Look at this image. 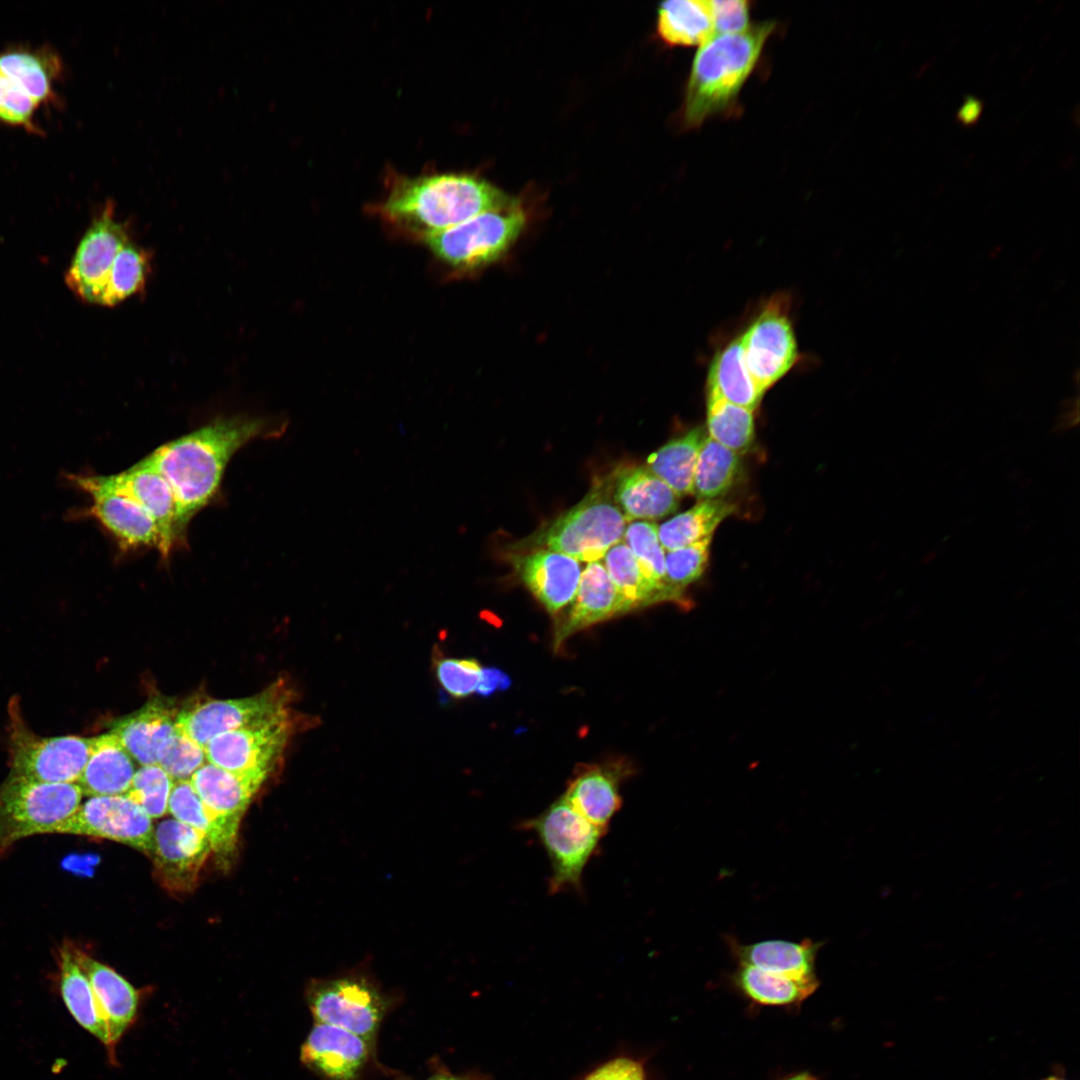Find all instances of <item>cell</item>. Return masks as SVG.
I'll return each instance as SVG.
<instances>
[{
  "instance_id": "cell-1",
  "label": "cell",
  "mask_w": 1080,
  "mask_h": 1080,
  "mask_svg": "<svg viewBox=\"0 0 1080 1080\" xmlns=\"http://www.w3.org/2000/svg\"><path fill=\"white\" fill-rule=\"evenodd\" d=\"M286 427L284 418L220 417L166 442L141 461L169 484L186 531L191 519L217 495L233 455L253 440L281 436Z\"/></svg>"
},
{
  "instance_id": "cell-2",
  "label": "cell",
  "mask_w": 1080,
  "mask_h": 1080,
  "mask_svg": "<svg viewBox=\"0 0 1080 1080\" xmlns=\"http://www.w3.org/2000/svg\"><path fill=\"white\" fill-rule=\"evenodd\" d=\"M386 184L383 199L372 210L386 224L418 240L516 201L467 173H391Z\"/></svg>"
},
{
  "instance_id": "cell-3",
  "label": "cell",
  "mask_w": 1080,
  "mask_h": 1080,
  "mask_svg": "<svg viewBox=\"0 0 1080 1080\" xmlns=\"http://www.w3.org/2000/svg\"><path fill=\"white\" fill-rule=\"evenodd\" d=\"M774 28L775 22L764 21L739 33L714 35L699 46L682 108L686 128H698L735 104Z\"/></svg>"
},
{
  "instance_id": "cell-4",
  "label": "cell",
  "mask_w": 1080,
  "mask_h": 1080,
  "mask_svg": "<svg viewBox=\"0 0 1080 1080\" xmlns=\"http://www.w3.org/2000/svg\"><path fill=\"white\" fill-rule=\"evenodd\" d=\"M612 489L611 472L597 480L580 502L516 547L526 551L546 549L588 563L602 560L612 546L623 540L627 526Z\"/></svg>"
},
{
  "instance_id": "cell-5",
  "label": "cell",
  "mask_w": 1080,
  "mask_h": 1080,
  "mask_svg": "<svg viewBox=\"0 0 1080 1080\" xmlns=\"http://www.w3.org/2000/svg\"><path fill=\"white\" fill-rule=\"evenodd\" d=\"M319 724L293 707L256 724L222 733L204 748L207 762L264 782L280 767L292 738Z\"/></svg>"
},
{
  "instance_id": "cell-6",
  "label": "cell",
  "mask_w": 1080,
  "mask_h": 1080,
  "mask_svg": "<svg viewBox=\"0 0 1080 1080\" xmlns=\"http://www.w3.org/2000/svg\"><path fill=\"white\" fill-rule=\"evenodd\" d=\"M77 783H47L9 774L0 786V853L37 834L56 833L81 805Z\"/></svg>"
},
{
  "instance_id": "cell-7",
  "label": "cell",
  "mask_w": 1080,
  "mask_h": 1080,
  "mask_svg": "<svg viewBox=\"0 0 1080 1080\" xmlns=\"http://www.w3.org/2000/svg\"><path fill=\"white\" fill-rule=\"evenodd\" d=\"M526 219L516 200L421 240L439 262L455 273H467L501 257L523 231Z\"/></svg>"
},
{
  "instance_id": "cell-8",
  "label": "cell",
  "mask_w": 1080,
  "mask_h": 1080,
  "mask_svg": "<svg viewBox=\"0 0 1080 1080\" xmlns=\"http://www.w3.org/2000/svg\"><path fill=\"white\" fill-rule=\"evenodd\" d=\"M521 827L537 835L548 855L549 892L580 891L584 868L606 833L576 812L563 796Z\"/></svg>"
},
{
  "instance_id": "cell-9",
  "label": "cell",
  "mask_w": 1080,
  "mask_h": 1080,
  "mask_svg": "<svg viewBox=\"0 0 1080 1080\" xmlns=\"http://www.w3.org/2000/svg\"><path fill=\"white\" fill-rule=\"evenodd\" d=\"M298 693L290 680L279 678L252 696L207 700L179 710L176 727L201 748L214 737L256 724L291 707Z\"/></svg>"
},
{
  "instance_id": "cell-10",
  "label": "cell",
  "mask_w": 1080,
  "mask_h": 1080,
  "mask_svg": "<svg viewBox=\"0 0 1080 1080\" xmlns=\"http://www.w3.org/2000/svg\"><path fill=\"white\" fill-rule=\"evenodd\" d=\"M306 999L317 1023L343 1028L367 1041L375 1034L386 1007L377 985L355 972L311 980Z\"/></svg>"
},
{
  "instance_id": "cell-11",
  "label": "cell",
  "mask_w": 1080,
  "mask_h": 1080,
  "mask_svg": "<svg viewBox=\"0 0 1080 1080\" xmlns=\"http://www.w3.org/2000/svg\"><path fill=\"white\" fill-rule=\"evenodd\" d=\"M128 225L116 218L107 203L80 240L66 274V283L84 302L101 305L121 250L132 240Z\"/></svg>"
},
{
  "instance_id": "cell-12",
  "label": "cell",
  "mask_w": 1080,
  "mask_h": 1080,
  "mask_svg": "<svg viewBox=\"0 0 1080 1080\" xmlns=\"http://www.w3.org/2000/svg\"><path fill=\"white\" fill-rule=\"evenodd\" d=\"M69 480L90 496L91 504L83 514L96 520L122 552L153 548L167 558L156 523L138 504L104 485L98 475L71 474Z\"/></svg>"
},
{
  "instance_id": "cell-13",
  "label": "cell",
  "mask_w": 1080,
  "mask_h": 1080,
  "mask_svg": "<svg viewBox=\"0 0 1080 1080\" xmlns=\"http://www.w3.org/2000/svg\"><path fill=\"white\" fill-rule=\"evenodd\" d=\"M154 828L151 818L125 795L95 796L81 804L56 833L116 841L152 857Z\"/></svg>"
},
{
  "instance_id": "cell-14",
  "label": "cell",
  "mask_w": 1080,
  "mask_h": 1080,
  "mask_svg": "<svg viewBox=\"0 0 1080 1080\" xmlns=\"http://www.w3.org/2000/svg\"><path fill=\"white\" fill-rule=\"evenodd\" d=\"M93 737L41 738L16 727L11 741V772L47 783H77L88 761Z\"/></svg>"
},
{
  "instance_id": "cell-15",
  "label": "cell",
  "mask_w": 1080,
  "mask_h": 1080,
  "mask_svg": "<svg viewBox=\"0 0 1080 1080\" xmlns=\"http://www.w3.org/2000/svg\"><path fill=\"white\" fill-rule=\"evenodd\" d=\"M212 853L209 839L199 830L174 818L154 828L153 875L172 894L191 892Z\"/></svg>"
},
{
  "instance_id": "cell-16",
  "label": "cell",
  "mask_w": 1080,
  "mask_h": 1080,
  "mask_svg": "<svg viewBox=\"0 0 1080 1080\" xmlns=\"http://www.w3.org/2000/svg\"><path fill=\"white\" fill-rule=\"evenodd\" d=\"M745 364L765 392L794 365L798 351L788 317L776 308L764 310L740 337Z\"/></svg>"
},
{
  "instance_id": "cell-17",
  "label": "cell",
  "mask_w": 1080,
  "mask_h": 1080,
  "mask_svg": "<svg viewBox=\"0 0 1080 1080\" xmlns=\"http://www.w3.org/2000/svg\"><path fill=\"white\" fill-rule=\"evenodd\" d=\"M98 478L107 487L134 501L154 520L162 535L167 557L175 547L184 543L185 531L179 523L172 490L154 468L140 460L125 471L98 475Z\"/></svg>"
},
{
  "instance_id": "cell-18",
  "label": "cell",
  "mask_w": 1080,
  "mask_h": 1080,
  "mask_svg": "<svg viewBox=\"0 0 1080 1080\" xmlns=\"http://www.w3.org/2000/svg\"><path fill=\"white\" fill-rule=\"evenodd\" d=\"M633 610L610 579L600 561L589 562L581 573L577 592L554 629V649L572 634Z\"/></svg>"
},
{
  "instance_id": "cell-19",
  "label": "cell",
  "mask_w": 1080,
  "mask_h": 1080,
  "mask_svg": "<svg viewBox=\"0 0 1080 1080\" xmlns=\"http://www.w3.org/2000/svg\"><path fill=\"white\" fill-rule=\"evenodd\" d=\"M509 560L522 583L551 615L573 600L582 573L579 561L546 549L510 555Z\"/></svg>"
},
{
  "instance_id": "cell-20",
  "label": "cell",
  "mask_w": 1080,
  "mask_h": 1080,
  "mask_svg": "<svg viewBox=\"0 0 1080 1080\" xmlns=\"http://www.w3.org/2000/svg\"><path fill=\"white\" fill-rule=\"evenodd\" d=\"M179 709L169 698L154 697L112 723L115 735L140 766L155 765L159 752L176 732Z\"/></svg>"
},
{
  "instance_id": "cell-21",
  "label": "cell",
  "mask_w": 1080,
  "mask_h": 1080,
  "mask_svg": "<svg viewBox=\"0 0 1080 1080\" xmlns=\"http://www.w3.org/2000/svg\"><path fill=\"white\" fill-rule=\"evenodd\" d=\"M368 1056L366 1039L324 1023L313 1027L301 1048L302 1062L329 1080H354Z\"/></svg>"
},
{
  "instance_id": "cell-22",
  "label": "cell",
  "mask_w": 1080,
  "mask_h": 1080,
  "mask_svg": "<svg viewBox=\"0 0 1080 1080\" xmlns=\"http://www.w3.org/2000/svg\"><path fill=\"white\" fill-rule=\"evenodd\" d=\"M623 764L584 768L568 784L563 797L582 817L607 833L622 805L620 784L628 775Z\"/></svg>"
},
{
  "instance_id": "cell-23",
  "label": "cell",
  "mask_w": 1080,
  "mask_h": 1080,
  "mask_svg": "<svg viewBox=\"0 0 1080 1080\" xmlns=\"http://www.w3.org/2000/svg\"><path fill=\"white\" fill-rule=\"evenodd\" d=\"M612 492L627 522L656 520L674 512L679 496L646 465L612 471Z\"/></svg>"
},
{
  "instance_id": "cell-24",
  "label": "cell",
  "mask_w": 1080,
  "mask_h": 1080,
  "mask_svg": "<svg viewBox=\"0 0 1080 1080\" xmlns=\"http://www.w3.org/2000/svg\"><path fill=\"white\" fill-rule=\"evenodd\" d=\"M73 953L91 984L115 1049L117 1042L136 1019L139 993L111 967L82 951L73 950Z\"/></svg>"
},
{
  "instance_id": "cell-25",
  "label": "cell",
  "mask_w": 1080,
  "mask_h": 1080,
  "mask_svg": "<svg viewBox=\"0 0 1080 1080\" xmlns=\"http://www.w3.org/2000/svg\"><path fill=\"white\" fill-rule=\"evenodd\" d=\"M190 782L214 817L238 828L251 799L265 783L257 777L236 774L209 762L192 775Z\"/></svg>"
},
{
  "instance_id": "cell-26",
  "label": "cell",
  "mask_w": 1080,
  "mask_h": 1080,
  "mask_svg": "<svg viewBox=\"0 0 1080 1080\" xmlns=\"http://www.w3.org/2000/svg\"><path fill=\"white\" fill-rule=\"evenodd\" d=\"M133 758L111 732L93 737L91 752L77 782L89 797L125 795L136 772Z\"/></svg>"
},
{
  "instance_id": "cell-27",
  "label": "cell",
  "mask_w": 1080,
  "mask_h": 1080,
  "mask_svg": "<svg viewBox=\"0 0 1080 1080\" xmlns=\"http://www.w3.org/2000/svg\"><path fill=\"white\" fill-rule=\"evenodd\" d=\"M729 945L740 964L799 979L816 977L815 962L821 944L810 939L801 942L766 940L750 944L733 940Z\"/></svg>"
},
{
  "instance_id": "cell-28",
  "label": "cell",
  "mask_w": 1080,
  "mask_h": 1080,
  "mask_svg": "<svg viewBox=\"0 0 1080 1080\" xmlns=\"http://www.w3.org/2000/svg\"><path fill=\"white\" fill-rule=\"evenodd\" d=\"M59 988L64 1004L76 1022L97 1038L114 1057L107 1023L91 984L78 964L73 949L60 950Z\"/></svg>"
},
{
  "instance_id": "cell-29",
  "label": "cell",
  "mask_w": 1080,
  "mask_h": 1080,
  "mask_svg": "<svg viewBox=\"0 0 1080 1080\" xmlns=\"http://www.w3.org/2000/svg\"><path fill=\"white\" fill-rule=\"evenodd\" d=\"M657 32L669 46H701L715 35L708 0H671L658 7Z\"/></svg>"
},
{
  "instance_id": "cell-30",
  "label": "cell",
  "mask_w": 1080,
  "mask_h": 1080,
  "mask_svg": "<svg viewBox=\"0 0 1080 1080\" xmlns=\"http://www.w3.org/2000/svg\"><path fill=\"white\" fill-rule=\"evenodd\" d=\"M708 394L752 411L761 402L764 391L745 364L740 337L714 358L708 377Z\"/></svg>"
},
{
  "instance_id": "cell-31",
  "label": "cell",
  "mask_w": 1080,
  "mask_h": 1080,
  "mask_svg": "<svg viewBox=\"0 0 1080 1080\" xmlns=\"http://www.w3.org/2000/svg\"><path fill=\"white\" fill-rule=\"evenodd\" d=\"M58 72L56 56L47 51L13 48L0 53V73L38 105L52 96Z\"/></svg>"
},
{
  "instance_id": "cell-32",
  "label": "cell",
  "mask_w": 1080,
  "mask_h": 1080,
  "mask_svg": "<svg viewBox=\"0 0 1080 1080\" xmlns=\"http://www.w3.org/2000/svg\"><path fill=\"white\" fill-rule=\"evenodd\" d=\"M168 813L205 834L212 852L219 856H230L235 850L239 828L214 817L202 803L190 780L174 782Z\"/></svg>"
},
{
  "instance_id": "cell-33",
  "label": "cell",
  "mask_w": 1080,
  "mask_h": 1080,
  "mask_svg": "<svg viewBox=\"0 0 1080 1080\" xmlns=\"http://www.w3.org/2000/svg\"><path fill=\"white\" fill-rule=\"evenodd\" d=\"M702 428L696 427L651 453L646 466L679 497L693 495V478L701 445Z\"/></svg>"
},
{
  "instance_id": "cell-34",
  "label": "cell",
  "mask_w": 1080,
  "mask_h": 1080,
  "mask_svg": "<svg viewBox=\"0 0 1080 1080\" xmlns=\"http://www.w3.org/2000/svg\"><path fill=\"white\" fill-rule=\"evenodd\" d=\"M734 981L753 1001L777 1006L800 1003L819 985L817 977L799 979L740 963Z\"/></svg>"
},
{
  "instance_id": "cell-35",
  "label": "cell",
  "mask_w": 1080,
  "mask_h": 1080,
  "mask_svg": "<svg viewBox=\"0 0 1080 1080\" xmlns=\"http://www.w3.org/2000/svg\"><path fill=\"white\" fill-rule=\"evenodd\" d=\"M734 511L733 504L721 499L698 501L658 526L659 541L665 551L688 546L712 536L716 527Z\"/></svg>"
},
{
  "instance_id": "cell-36",
  "label": "cell",
  "mask_w": 1080,
  "mask_h": 1080,
  "mask_svg": "<svg viewBox=\"0 0 1080 1080\" xmlns=\"http://www.w3.org/2000/svg\"><path fill=\"white\" fill-rule=\"evenodd\" d=\"M740 470L739 454L706 436L696 462L693 495L698 501L720 499L734 486Z\"/></svg>"
},
{
  "instance_id": "cell-37",
  "label": "cell",
  "mask_w": 1080,
  "mask_h": 1080,
  "mask_svg": "<svg viewBox=\"0 0 1080 1080\" xmlns=\"http://www.w3.org/2000/svg\"><path fill=\"white\" fill-rule=\"evenodd\" d=\"M708 436L722 446L742 454L755 439L753 411L708 394Z\"/></svg>"
},
{
  "instance_id": "cell-38",
  "label": "cell",
  "mask_w": 1080,
  "mask_h": 1080,
  "mask_svg": "<svg viewBox=\"0 0 1080 1080\" xmlns=\"http://www.w3.org/2000/svg\"><path fill=\"white\" fill-rule=\"evenodd\" d=\"M602 560L610 579L632 609L661 602L657 589L623 541L612 546Z\"/></svg>"
},
{
  "instance_id": "cell-39",
  "label": "cell",
  "mask_w": 1080,
  "mask_h": 1080,
  "mask_svg": "<svg viewBox=\"0 0 1080 1080\" xmlns=\"http://www.w3.org/2000/svg\"><path fill=\"white\" fill-rule=\"evenodd\" d=\"M657 528L654 522L632 521L626 526L623 542L637 559L645 576L657 589L661 602H674L666 583V551L659 541Z\"/></svg>"
},
{
  "instance_id": "cell-40",
  "label": "cell",
  "mask_w": 1080,
  "mask_h": 1080,
  "mask_svg": "<svg viewBox=\"0 0 1080 1080\" xmlns=\"http://www.w3.org/2000/svg\"><path fill=\"white\" fill-rule=\"evenodd\" d=\"M711 539L712 536L665 552L666 583L674 602L685 601L687 587L704 573L709 561Z\"/></svg>"
},
{
  "instance_id": "cell-41",
  "label": "cell",
  "mask_w": 1080,
  "mask_h": 1080,
  "mask_svg": "<svg viewBox=\"0 0 1080 1080\" xmlns=\"http://www.w3.org/2000/svg\"><path fill=\"white\" fill-rule=\"evenodd\" d=\"M432 667L435 678L447 697L465 699L476 693L483 667L472 657H449L434 647Z\"/></svg>"
},
{
  "instance_id": "cell-42",
  "label": "cell",
  "mask_w": 1080,
  "mask_h": 1080,
  "mask_svg": "<svg viewBox=\"0 0 1080 1080\" xmlns=\"http://www.w3.org/2000/svg\"><path fill=\"white\" fill-rule=\"evenodd\" d=\"M173 779L158 765H143L134 774L125 796L138 805L151 819L168 813Z\"/></svg>"
},
{
  "instance_id": "cell-43",
  "label": "cell",
  "mask_w": 1080,
  "mask_h": 1080,
  "mask_svg": "<svg viewBox=\"0 0 1080 1080\" xmlns=\"http://www.w3.org/2000/svg\"><path fill=\"white\" fill-rule=\"evenodd\" d=\"M206 762L204 749L178 730L165 743L157 759V764L174 782L190 780Z\"/></svg>"
},
{
  "instance_id": "cell-44",
  "label": "cell",
  "mask_w": 1080,
  "mask_h": 1080,
  "mask_svg": "<svg viewBox=\"0 0 1080 1080\" xmlns=\"http://www.w3.org/2000/svg\"><path fill=\"white\" fill-rule=\"evenodd\" d=\"M39 105L17 90L0 73V120L12 125L33 128Z\"/></svg>"
},
{
  "instance_id": "cell-45",
  "label": "cell",
  "mask_w": 1080,
  "mask_h": 1080,
  "mask_svg": "<svg viewBox=\"0 0 1080 1080\" xmlns=\"http://www.w3.org/2000/svg\"><path fill=\"white\" fill-rule=\"evenodd\" d=\"M715 35L739 33L750 27V5L747 0L710 1Z\"/></svg>"
},
{
  "instance_id": "cell-46",
  "label": "cell",
  "mask_w": 1080,
  "mask_h": 1080,
  "mask_svg": "<svg viewBox=\"0 0 1080 1080\" xmlns=\"http://www.w3.org/2000/svg\"><path fill=\"white\" fill-rule=\"evenodd\" d=\"M585 1080H645V1075L639 1062L617 1058L593 1071Z\"/></svg>"
},
{
  "instance_id": "cell-47",
  "label": "cell",
  "mask_w": 1080,
  "mask_h": 1080,
  "mask_svg": "<svg viewBox=\"0 0 1080 1080\" xmlns=\"http://www.w3.org/2000/svg\"><path fill=\"white\" fill-rule=\"evenodd\" d=\"M510 685L509 677L496 668H483L480 683L476 693L480 696H490L498 689H506Z\"/></svg>"
},
{
  "instance_id": "cell-48",
  "label": "cell",
  "mask_w": 1080,
  "mask_h": 1080,
  "mask_svg": "<svg viewBox=\"0 0 1080 1080\" xmlns=\"http://www.w3.org/2000/svg\"><path fill=\"white\" fill-rule=\"evenodd\" d=\"M982 111L983 103L977 97L968 96L957 112V119L961 124L971 126L979 120Z\"/></svg>"
},
{
  "instance_id": "cell-49",
  "label": "cell",
  "mask_w": 1080,
  "mask_h": 1080,
  "mask_svg": "<svg viewBox=\"0 0 1080 1080\" xmlns=\"http://www.w3.org/2000/svg\"><path fill=\"white\" fill-rule=\"evenodd\" d=\"M787 1080H816V1078L809 1073H800Z\"/></svg>"
},
{
  "instance_id": "cell-50",
  "label": "cell",
  "mask_w": 1080,
  "mask_h": 1080,
  "mask_svg": "<svg viewBox=\"0 0 1080 1080\" xmlns=\"http://www.w3.org/2000/svg\"><path fill=\"white\" fill-rule=\"evenodd\" d=\"M428 1080H464V1079H461V1078H458V1077H452V1076L438 1075V1076H434V1077H432V1078H430Z\"/></svg>"
},
{
  "instance_id": "cell-51",
  "label": "cell",
  "mask_w": 1080,
  "mask_h": 1080,
  "mask_svg": "<svg viewBox=\"0 0 1080 1080\" xmlns=\"http://www.w3.org/2000/svg\"><path fill=\"white\" fill-rule=\"evenodd\" d=\"M1046 1080H1061V1079H1058V1078H1056V1077H1050V1078H1048V1079H1046Z\"/></svg>"
}]
</instances>
